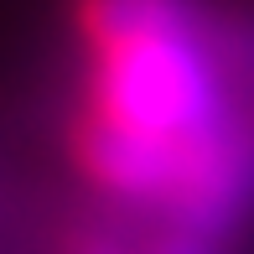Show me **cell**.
Returning <instances> with one entry per match:
<instances>
[{
  "instance_id": "obj_1",
  "label": "cell",
  "mask_w": 254,
  "mask_h": 254,
  "mask_svg": "<svg viewBox=\"0 0 254 254\" xmlns=\"http://www.w3.org/2000/svg\"><path fill=\"white\" fill-rule=\"evenodd\" d=\"M83 109L140 135H192L234 114L223 57L207 47L202 26L177 37H145L130 47L88 57Z\"/></svg>"
},
{
  "instance_id": "obj_2",
  "label": "cell",
  "mask_w": 254,
  "mask_h": 254,
  "mask_svg": "<svg viewBox=\"0 0 254 254\" xmlns=\"http://www.w3.org/2000/svg\"><path fill=\"white\" fill-rule=\"evenodd\" d=\"M197 26L202 21L192 10V0H73V31L88 57L145 42V37L197 31Z\"/></svg>"
}]
</instances>
